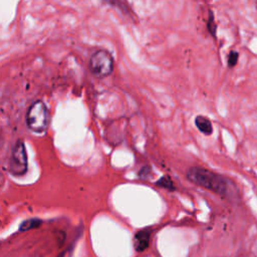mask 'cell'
I'll use <instances>...</instances> for the list:
<instances>
[{
    "mask_svg": "<svg viewBox=\"0 0 257 257\" xmlns=\"http://www.w3.org/2000/svg\"><path fill=\"white\" fill-rule=\"evenodd\" d=\"M195 125L204 135L210 136L213 133V125L211 120L204 115H197L195 117Z\"/></svg>",
    "mask_w": 257,
    "mask_h": 257,
    "instance_id": "cell-6",
    "label": "cell"
},
{
    "mask_svg": "<svg viewBox=\"0 0 257 257\" xmlns=\"http://www.w3.org/2000/svg\"><path fill=\"white\" fill-rule=\"evenodd\" d=\"M238 58H239V53L237 51H235V50H231L229 52V54H228V57H227L228 66L229 67H234L237 64Z\"/></svg>",
    "mask_w": 257,
    "mask_h": 257,
    "instance_id": "cell-10",
    "label": "cell"
},
{
    "mask_svg": "<svg viewBox=\"0 0 257 257\" xmlns=\"http://www.w3.org/2000/svg\"><path fill=\"white\" fill-rule=\"evenodd\" d=\"M42 221L38 218H31V219H27L25 221H23L20 225H19V231H28L30 229H34L37 228L41 225Z\"/></svg>",
    "mask_w": 257,
    "mask_h": 257,
    "instance_id": "cell-7",
    "label": "cell"
},
{
    "mask_svg": "<svg viewBox=\"0 0 257 257\" xmlns=\"http://www.w3.org/2000/svg\"><path fill=\"white\" fill-rule=\"evenodd\" d=\"M28 169V159L24 142L19 139L12 148L8 162V172L15 177H21L26 174Z\"/></svg>",
    "mask_w": 257,
    "mask_h": 257,
    "instance_id": "cell-4",
    "label": "cell"
},
{
    "mask_svg": "<svg viewBox=\"0 0 257 257\" xmlns=\"http://www.w3.org/2000/svg\"><path fill=\"white\" fill-rule=\"evenodd\" d=\"M88 67L95 77L104 78L112 73L114 60L108 50L102 48L97 49L89 57Z\"/></svg>",
    "mask_w": 257,
    "mask_h": 257,
    "instance_id": "cell-3",
    "label": "cell"
},
{
    "mask_svg": "<svg viewBox=\"0 0 257 257\" xmlns=\"http://www.w3.org/2000/svg\"><path fill=\"white\" fill-rule=\"evenodd\" d=\"M152 231L150 229H143L138 231L134 236V247L136 251L142 252L148 248Z\"/></svg>",
    "mask_w": 257,
    "mask_h": 257,
    "instance_id": "cell-5",
    "label": "cell"
},
{
    "mask_svg": "<svg viewBox=\"0 0 257 257\" xmlns=\"http://www.w3.org/2000/svg\"><path fill=\"white\" fill-rule=\"evenodd\" d=\"M26 125L27 127L36 134H42L46 132L49 125V111L45 103L38 99L33 101L26 112Z\"/></svg>",
    "mask_w": 257,
    "mask_h": 257,
    "instance_id": "cell-2",
    "label": "cell"
},
{
    "mask_svg": "<svg viewBox=\"0 0 257 257\" xmlns=\"http://www.w3.org/2000/svg\"><path fill=\"white\" fill-rule=\"evenodd\" d=\"M207 28L208 31L210 32V34L212 36H216V29H217V25L215 23V18H214V14L213 12L210 10L209 11V17H208V21H207Z\"/></svg>",
    "mask_w": 257,
    "mask_h": 257,
    "instance_id": "cell-9",
    "label": "cell"
},
{
    "mask_svg": "<svg viewBox=\"0 0 257 257\" xmlns=\"http://www.w3.org/2000/svg\"><path fill=\"white\" fill-rule=\"evenodd\" d=\"M155 184H156V186L167 189L169 191H174L176 189L174 186V182L169 175H165V176L161 177Z\"/></svg>",
    "mask_w": 257,
    "mask_h": 257,
    "instance_id": "cell-8",
    "label": "cell"
},
{
    "mask_svg": "<svg viewBox=\"0 0 257 257\" xmlns=\"http://www.w3.org/2000/svg\"><path fill=\"white\" fill-rule=\"evenodd\" d=\"M186 177L191 183L223 197L228 196L232 189H235L234 184L228 178L202 167L189 168Z\"/></svg>",
    "mask_w": 257,
    "mask_h": 257,
    "instance_id": "cell-1",
    "label": "cell"
}]
</instances>
